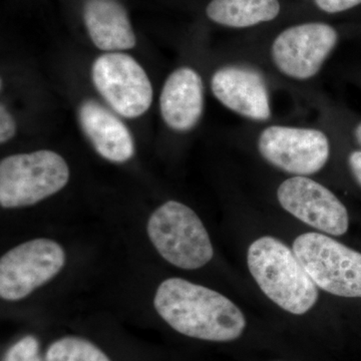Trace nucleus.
Returning a JSON list of instances; mask_svg holds the SVG:
<instances>
[{
    "label": "nucleus",
    "instance_id": "obj_19",
    "mask_svg": "<svg viewBox=\"0 0 361 361\" xmlns=\"http://www.w3.org/2000/svg\"><path fill=\"white\" fill-rule=\"evenodd\" d=\"M16 132V123L14 118L4 104L0 106V142H8Z\"/></svg>",
    "mask_w": 361,
    "mask_h": 361
},
{
    "label": "nucleus",
    "instance_id": "obj_18",
    "mask_svg": "<svg viewBox=\"0 0 361 361\" xmlns=\"http://www.w3.org/2000/svg\"><path fill=\"white\" fill-rule=\"evenodd\" d=\"M320 11L327 13H338L360 6L361 0H314Z\"/></svg>",
    "mask_w": 361,
    "mask_h": 361
},
{
    "label": "nucleus",
    "instance_id": "obj_1",
    "mask_svg": "<svg viewBox=\"0 0 361 361\" xmlns=\"http://www.w3.org/2000/svg\"><path fill=\"white\" fill-rule=\"evenodd\" d=\"M154 305L173 329L192 338L229 342L246 329L245 316L229 298L182 278L161 282Z\"/></svg>",
    "mask_w": 361,
    "mask_h": 361
},
{
    "label": "nucleus",
    "instance_id": "obj_21",
    "mask_svg": "<svg viewBox=\"0 0 361 361\" xmlns=\"http://www.w3.org/2000/svg\"><path fill=\"white\" fill-rule=\"evenodd\" d=\"M355 137L356 141H357L358 144H360L361 146V123H358V125L356 126L355 130Z\"/></svg>",
    "mask_w": 361,
    "mask_h": 361
},
{
    "label": "nucleus",
    "instance_id": "obj_16",
    "mask_svg": "<svg viewBox=\"0 0 361 361\" xmlns=\"http://www.w3.org/2000/svg\"><path fill=\"white\" fill-rule=\"evenodd\" d=\"M44 361H111L92 342L80 337L68 336L54 341L47 348Z\"/></svg>",
    "mask_w": 361,
    "mask_h": 361
},
{
    "label": "nucleus",
    "instance_id": "obj_10",
    "mask_svg": "<svg viewBox=\"0 0 361 361\" xmlns=\"http://www.w3.org/2000/svg\"><path fill=\"white\" fill-rule=\"evenodd\" d=\"M280 205L287 212L319 231L341 236L348 230L345 206L320 183L296 176L285 180L277 190Z\"/></svg>",
    "mask_w": 361,
    "mask_h": 361
},
{
    "label": "nucleus",
    "instance_id": "obj_3",
    "mask_svg": "<svg viewBox=\"0 0 361 361\" xmlns=\"http://www.w3.org/2000/svg\"><path fill=\"white\" fill-rule=\"evenodd\" d=\"M148 235L159 254L176 267L195 270L212 260L214 249L205 226L190 207L168 201L154 211Z\"/></svg>",
    "mask_w": 361,
    "mask_h": 361
},
{
    "label": "nucleus",
    "instance_id": "obj_6",
    "mask_svg": "<svg viewBox=\"0 0 361 361\" xmlns=\"http://www.w3.org/2000/svg\"><path fill=\"white\" fill-rule=\"evenodd\" d=\"M97 92L118 115L139 118L153 103V87L142 66L130 54L106 52L92 63Z\"/></svg>",
    "mask_w": 361,
    "mask_h": 361
},
{
    "label": "nucleus",
    "instance_id": "obj_13",
    "mask_svg": "<svg viewBox=\"0 0 361 361\" xmlns=\"http://www.w3.org/2000/svg\"><path fill=\"white\" fill-rule=\"evenodd\" d=\"M78 120L99 155L113 163H125L135 154V142L127 126L108 109L85 101L78 109Z\"/></svg>",
    "mask_w": 361,
    "mask_h": 361
},
{
    "label": "nucleus",
    "instance_id": "obj_4",
    "mask_svg": "<svg viewBox=\"0 0 361 361\" xmlns=\"http://www.w3.org/2000/svg\"><path fill=\"white\" fill-rule=\"evenodd\" d=\"M70 180V169L61 155L49 149L18 154L0 163V205H35L58 193Z\"/></svg>",
    "mask_w": 361,
    "mask_h": 361
},
{
    "label": "nucleus",
    "instance_id": "obj_17",
    "mask_svg": "<svg viewBox=\"0 0 361 361\" xmlns=\"http://www.w3.org/2000/svg\"><path fill=\"white\" fill-rule=\"evenodd\" d=\"M4 361H44L39 355V341L32 336L23 337L7 350Z\"/></svg>",
    "mask_w": 361,
    "mask_h": 361
},
{
    "label": "nucleus",
    "instance_id": "obj_2",
    "mask_svg": "<svg viewBox=\"0 0 361 361\" xmlns=\"http://www.w3.org/2000/svg\"><path fill=\"white\" fill-rule=\"evenodd\" d=\"M247 262L252 276L266 296L292 314L308 312L318 300L317 286L295 253L271 236L251 244Z\"/></svg>",
    "mask_w": 361,
    "mask_h": 361
},
{
    "label": "nucleus",
    "instance_id": "obj_12",
    "mask_svg": "<svg viewBox=\"0 0 361 361\" xmlns=\"http://www.w3.org/2000/svg\"><path fill=\"white\" fill-rule=\"evenodd\" d=\"M204 85L194 68L182 66L169 75L161 89L160 110L164 122L176 132L194 129L204 111Z\"/></svg>",
    "mask_w": 361,
    "mask_h": 361
},
{
    "label": "nucleus",
    "instance_id": "obj_15",
    "mask_svg": "<svg viewBox=\"0 0 361 361\" xmlns=\"http://www.w3.org/2000/svg\"><path fill=\"white\" fill-rule=\"evenodd\" d=\"M278 0H211L206 7L209 20L232 28H245L276 18Z\"/></svg>",
    "mask_w": 361,
    "mask_h": 361
},
{
    "label": "nucleus",
    "instance_id": "obj_20",
    "mask_svg": "<svg viewBox=\"0 0 361 361\" xmlns=\"http://www.w3.org/2000/svg\"><path fill=\"white\" fill-rule=\"evenodd\" d=\"M349 168L353 177L361 186V149L355 151L348 157Z\"/></svg>",
    "mask_w": 361,
    "mask_h": 361
},
{
    "label": "nucleus",
    "instance_id": "obj_9",
    "mask_svg": "<svg viewBox=\"0 0 361 361\" xmlns=\"http://www.w3.org/2000/svg\"><path fill=\"white\" fill-rule=\"evenodd\" d=\"M338 42L336 28L323 23H307L286 28L271 47V58L285 77L296 80L314 78Z\"/></svg>",
    "mask_w": 361,
    "mask_h": 361
},
{
    "label": "nucleus",
    "instance_id": "obj_7",
    "mask_svg": "<svg viewBox=\"0 0 361 361\" xmlns=\"http://www.w3.org/2000/svg\"><path fill=\"white\" fill-rule=\"evenodd\" d=\"M66 253L51 239H35L6 252L0 259V296L18 301L49 282L63 269Z\"/></svg>",
    "mask_w": 361,
    "mask_h": 361
},
{
    "label": "nucleus",
    "instance_id": "obj_14",
    "mask_svg": "<svg viewBox=\"0 0 361 361\" xmlns=\"http://www.w3.org/2000/svg\"><path fill=\"white\" fill-rule=\"evenodd\" d=\"M82 18L92 44L101 51L122 52L137 44L129 13L118 0H85Z\"/></svg>",
    "mask_w": 361,
    "mask_h": 361
},
{
    "label": "nucleus",
    "instance_id": "obj_5",
    "mask_svg": "<svg viewBox=\"0 0 361 361\" xmlns=\"http://www.w3.org/2000/svg\"><path fill=\"white\" fill-rule=\"evenodd\" d=\"M293 252L322 290L361 298V253L320 233L297 237Z\"/></svg>",
    "mask_w": 361,
    "mask_h": 361
},
{
    "label": "nucleus",
    "instance_id": "obj_11",
    "mask_svg": "<svg viewBox=\"0 0 361 361\" xmlns=\"http://www.w3.org/2000/svg\"><path fill=\"white\" fill-rule=\"evenodd\" d=\"M216 99L233 113L255 122L271 118L269 90L263 75L246 66H226L211 78Z\"/></svg>",
    "mask_w": 361,
    "mask_h": 361
},
{
    "label": "nucleus",
    "instance_id": "obj_8",
    "mask_svg": "<svg viewBox=\"0 0 361 361\" xmlns=\"http://www.w3.org/2000/svg\"><path fill=\"white\" fill-rule=\"evenodd\" d=\"M258 151L273 167L296 176L315 174L329 161V137L310 128L270 126L258 137Z\"/></svg>",
    "mask_w": 361,
    "mask_h": 361
}]
</instances>
